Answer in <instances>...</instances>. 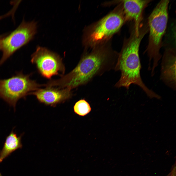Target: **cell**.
Here are the masks:
<instances>
[{
  "instance_id": "obj_9",
  "label": "cell",
  "mask_w": 176,
  "mask_h": 176,
  "mask_svg": "<svg viewBox=\"0 0 176 176\" xmlns=\"http://www.w3.org/2000/svg\"><path fill=\"white\" fill-rule=\"evenodd\" d=\"M46 87L45 88L38 89L29 94L35 96L41 103L53 107L64 102L72 96L71 89L69 88Z\"/></svg>"
},
{
  "instance_id": "obj_8",
  "label": "cell",
  "mask_w": 176,
  "mask_h": 176,
  "mask_svg": "<svg viewBox=\"0 0 176 176\" xmlns=\"http://www.w3.org/2000/svg\"><path fill=\"white\" fill-rule=\"evenodd\" d=\"M120 13H113L102 19L97 25L90 35L92 41L96 43L111 35L117 32L125 20Z\"/></svg>"
},
{
  "instance_id": "obj_1",
  "label": "cell",
  "mask_w": 176,
  "mask_h": 176,
  "mask_svg": "<svg viewBox=\"0 0 176 176\" xmlns=\"http://www.w3.org/2000/svg\"><path fill=\"white\" fill-rule=\"evenodd\" d=\"M131 27L130 36L125 41L116 64L115 69L120 72L121 76L115 86L128 89L131 85H136L149 98H156L157 94L145 85L140 74L141 66L139 55L140 46L143 38L148 32V29L145 26H142L138 34L134 27Z\"/></svg>"
},
{
  "instance_id": "obj_3",
  "label": "cell",
  "mask_w": 176,
  "mask_h": 176,
  "mask_svg": "<svg viewBox=\"0 0 176 176\" xmlns=\"http://www.w3.org/2000/svg\"><path fill=\"white\" fill-rule=\"evenodd\" d=\"M169 1L162 0L157 4L149 16L147 22L149 32L148 43L145 51L149 59L148 69L151 75L162 57L160 50L163 46L162 39L166 29L168 20Z\"/></svg>"
},
{
  "instance_id": "obj_14",
  "label": "cell",
  "mask_w": 176,
  "mask_h": 176,
  "mask_svg": "<svg viewBox=\"0 0 176 176\" xmlns=\"http://www.w3.org/2000/svg\"><path fill=\"white\" fill-rule=\"evenodd\" d=\"M2 37V35H0V40Z\"/></svg>"
},
{
  "instance_id": "obj_5",
  "label": "cell",
  "mask_w": 176,
  "mask_h": 176,
  "mask_svg": "<svg viewBox=\"0 0 176 176\" xmlns=\"http://www.w3.org/2000/svg\"><path fill=\"white\" fill-rule=\"evenodd\" d=\"M36 28L35 22H26L23 20L15 30L8 35L3 36L0 41V50L2 53L0 66L33 38Z\"/></svg>"
},
{
  "instance_id": "obj_2",
  "label": "cell",
  "mask_w": 176,
  "mask_h": 176,
  "mask_svg": "<svg viewBox=\"0 0 176 176\" xmlns=\"http://www.w3.org/2000/svg\"><path fill=\"white\" fill-rule=\"evenodd\" d=\"M111 62L104 52H94L83 56L76 67L68 74L58 79L51 81L50 85L53 87L71 89L88 83L107 68Z\"/></svg>"
},
{
  "instance_id": "obj_10",
  "label": "cell",
  "mask_w": 176,
  "mask_h": 176,
  "mask_svg": "<svg viewBox=\"0 0 176 176\" xmlns=\"http://www.w3.org/2000/svg\"><path fill=\"white\" fill-rule=\"evenodd\" d=\"M152 0H128L123 1V13L126 21L133 22L136 34H138L143 19L144 10Z\"/></svg>"
},
{
  "instance_id": "obj_4",
  "label": "cell",
  "mask_w": 176,
  "mask_h": 176,
  "mask_svg": "<svg viewBox=\"0 0 176 176\" xmlns=\"http://www.w3.org/2000/svg\"><path fill=\"white\" fill-rule=\"evenodd\" d=\"M40 86L30 78L29 75L24 74L22 71L17 72L9 78L0 80V98L15 109L19 99L25 98Z\"/></svg>"
},
{
  "instance_id": "obj_7",
  "label": "cell",
  "mask_w": 176,
  "mask_h": 176,
  "mask_svg": "<svg viewBox=\"0 0 176 176\" xmlns=\"http://www.w3.org/2000/svg\"><path fill=\"white\" fill-rule=\"evenodd\" d=\"M165 41V50L161 65V79L167 86L176 90V44L174 38L170 41Z\"/></svg>"
},
{
  "instance_id": "obj_12",
  "label": "cell",
  "mask_w": 176,
  "mask_h": 176,
  "mask_svg": "<svg viewBox=\"0 0 176 176\" xmlns=\"http://www.w3.org/2000/svg\"><path fill=\"white\" fill-rule=\"evenodd\" d=\"M73 109L76 113L81 116L87 115L91 109L89 104L84 99H80L77 102L74 106Z\"/></svg>"
},
{
  "instance_id": "obj_15",
  "label": "cell",
  "mask_w": 176,
  "mask_h": 176,
  "mask_svg": "<svg viewBox=\"0 0 176 176\" xmlns=\"http://www.w3.org/2000/svg\"><path fill=\"white\" fill-rule=\"evenodd\" d=\"M0 176H2L1 175V174L0 173Z\"/></svg>"
},
{
  "instance_id": "obj_6",
  "label": "cell",
  "mask_w": 176,
  "mask_h": 176,
  "mask_svg": "<svg viewBox=\"0 0 176 176\" xmlns=\"http://www.w3.org/2000/svg\"><path fill=\"white\" fill-rule=\"evenodd\" d=\"M31 61L36 65L41 74L47 78L54 75H62L65 72L60 57L45 48L37 47L32 55Z\"/></svg>"
},
{
  "instance_id": "obj_13",
  "label": "cell",
  "mask_w": 176,
  "mask_h": 176,
  "mask_svg": "<svg viewBox=\"0 0 176 176\" xmlns=\"http://www.w3.org/2000/svg\"><path fill=\"white\" fill-rule=\"evenodd\" d=\"M175 166L171 171L170 176H176V166Z\"/></svg>"
},
{
  "instance_id": "obj_11",
  "label": "cell",
  "mask_w": 176,
  "mask_h": 176,
  "mask_svg": "<svg viewBox=\"0 0 176 176\" xmlns=\"http://www.w3.org/2000/svg\"><path fill=\"white\" fill-rule=\"evenodd\" d=\"M22 135L18 136L13 130L6 137L3 148L0 152V163L11 153L22 148Z\"/></svg>"
}]
</instances>
